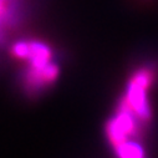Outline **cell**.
<instances>
[{"label": "cell", "mask_w": 158, "mask_h": 158, "mask_svg": "<svg viewBox=\"0 0 158 158\" xmlns=\"http://www.w3.org/2000/svg\"><path fill=\"white\" fill-rule=\"evenodd\" d=\"M116 154L118 158H144V149L136 141H126L117 146Z\"/></svg>", "instance_id": "obj_4"}, {"label": "cell", "mask_w": 158, "mask_h": 158, "mask_svg": "<svg viewBox=\"0 0 158 158\" xmlns=\"http://www.w3.org/2000/svg\"><path fill=\"white\" fill-rule=\"evenodd\" d=\"M138 122L139 120L136 114L128 107L121 103L117 114L111 118L106 126V135L113 148L137 135Z\"/></svg>", "instance_id": "obj_2"}, {"label": "cell", "mask_w": 158, "mask_h": 158, "mask_svg": "<svg viewBox=\"0 0 158 158\" xmlns=\"http://www.w3.org/2000/svg\"><path fill=\"white\" fill-rule=\"evenodd\" d=\"M59 75V66L55 62H49L40 67L27 66L25 72V86L31 92H37L48 85H51Z\"/></svg>", "instance_id": "obj_3"}, {"label": "cell", "mask_w": 158, "mask_h": 158, "mask_svg": "<svg viewBox=\"0 0 158 158\" xmlns=\"http://www.w3.org/2000/svg\"><path fill=\"white\" fill-rule=\"evenodd\" d=\"M154 80L152 67L144 66L138 69L128 81L126 95L121 103L128 107L139 121L146 122L151 118V106L147 97V91Z\"/></svg>", "instance_id": "obj_1"}]
</instances>
